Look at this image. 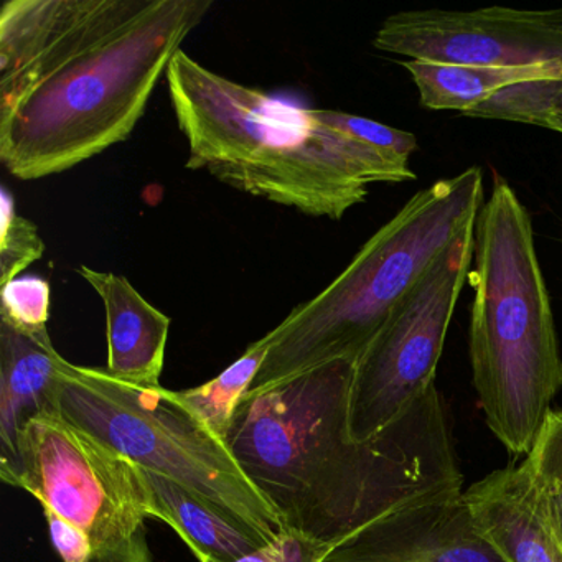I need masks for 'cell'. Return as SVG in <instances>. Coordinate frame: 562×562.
<instances>
[{
    "label": "cell",
    "instance_id": "1",
    "mask_svg": "<svg viewBox=\"0 0 562 562\" xmlns=\"http://www.w3.org/2000/svg\"><path fill=\"white\" fill-rule=\"evenodd\" d=\"M213 0H5L0 162L58 176L130 139Z\"/></svg>",
    "mask_w": 562,
    "mask_h": 562
},
{
    "label": "cell",
    "instance_id": "2",
    "mask_svg": "<svg viewBox=\"0 0 562 562\" xmlns=\"http://www.w3.org/2000/svg\"><path fill=\"white\" fill-rule=\"evenodd\" d=\"M357 361H330L243 397L225 440L285 529L334 548L383 516L462 492L436 384L374 439H353Z\"/></svg>",
    "mask_w": 562,
    "mask_h": 562
},
{
    "label": "cell",
    "instance_id": "3",
    "mask_svg": "<svg viewBox=\"0 0 562 562\" xmlns=\"http://www.w3.org/2000/svg\"><path fill=\"white\" fill-rule=\"evenodd\" d=\"M187 169L314 218L341 220L373 183L416 179L409 160L322 123L317 110L229 80L180 50L166 75Z\"/></svg>",
    "mask_w": 562,
    "mask_h": 562
},
{
    "label": "cell",
    "instance_id": "4",
    "mask_svg": "<svg viewBox=\"0 0 562 562\" xmlns=\"http://www.w3.org/2000/svg\"><path fill=\"white\" fill-rule=\"evenodd\" d=\"M470 363L486 426L528 456L562 387V357L531 216L496 177L473 235Z\"/></svg>",
    "mask_w": 562,
    "mask_h": 562
},
{
    "label": "cell",
    "instance_id": "5",
    "mask_svg": "<svg viewBox=\"0 0 562 562\" xmlns=\"http://www.w3.org/2000/svg\"><path fill=\"white\" fill-rule=\"evenodd\" d=\"M483 203L480 167L417 192L324 291L269 331L271 350L246 396L330 361L358 360L437 258L475 226Z\"/></svg>",
    "mask_w": 562,
    "mask_h": 562
},
{
    "label": "cell",
    "instance_id": "6",
    "mask_svg": "<svg viewBox=\"0 0 562 562\" xmlns=\"http://www.w3.org/2000/svg\"><path fill=\"white\" fill-rule=\"evenodd\" d=\"M60 413L140 469L160 473L274 542L284 522L243 473L228 446L166 387H137L106 368L65 361Z\"/></svg>",
    "mask_w": 562,
    "mask_h": 562
},
{
    "label": "cell",
    "instance_id": "7",
    "mask_svg": "<svg viewBox=\"0 0 562 562\" xmlns=\"http://www.w3.org/2000/svg\"><path fill=\"white\" fill-rule=\"evenodd\" d=\"M473 235L475 226L437 258L358 358L350 403L355 440L374 439L432 386L473 265Z\"/></svg>",
    "mask_w": 562,
    "mask_h": 562
},
{
    "label": "cell",
    "instance_id": "8",
    "mask_svg": "<svg viewBox=\"0 0 562 562\" xmlns=\"http://www.w3.org/2000/svg\"><path fill=\"white\" fill-rule=\"evenodd\" d=\"M21 488L83 529L97 552L131 541L149 518L139 467L61 414L25 427Z\"/></svg>",
    "mask_w": 562,
    "mask_h": 562
},
{
    "label": "cell",
    "instance_id": "9",
    "mask_svg": "<svg viewBox=\"0 0 562 562\" xmlns=\"http://www.w3.org/2000/svg\"><path fill=\"white\" fill-rule=\"evenodd\" d=\"M373 47L429 64L476 67L562 64V9L397 12L378 29Z\"/></svg>",
    "mask_w": 562,
    "mask_h": 562
},
{
    "label": "cell",
    "instance_id": "10",
    "mask_svg": "<svg viewBox=\"0 0 562 562\" xmlns=\"http://www.w3.org/2000/svg\"><path fill=\"white\" fill-rule=\"evenodd\" d=\"M325 562H506L480 535L463 493L383 516L338 544Z\"/></svg>",
    "mask_w": 562,
    "mask_h": 562
},
{
    "label": "cell",
    "instance_id": "11",
    "mask_svg": "<svg viewBox=\"0 0 562 562\" xmlns=\"http://www.w3.org/2000/svg\"><path fill=\"white\" fill-rule=\"evenodd\" d=\"M65 358L47 327L25 330L0 318V479L21 488L24 432L31 420L60 413Z\"/></svg>",
    "mask_w": 562,
    "mask_h": 562
},
{
    "label": "cell",
    "instance_id": "12",
    "mask_svg": "<svg viewBox=\"0 0 562 562\" xmlns=\"http://www.w3.org/2000/svg\"><path fill=\"white\" fill-rule=\"evenodd\" d=\"M480 535L506 562H562V546L528 463L495 470L463 493Z\"/></svg>",
    "mask_w": 562,
    "mask_h": 562
},
{
    "label": "cell",
    "instance_id": "13",
    "mask_svg": "<svg viewBox=\"0 0 562 562\" xmlns=\"http://www.w3.org/2000/svg\"><path fill=\"white\" fill-rule=\"evenodd\" d=\"M80 278L100 295L106 311L111 376L137 387H162L170 317L146 301L124 276L80 266Z\"/></svg>",
    "mask_w": 562,
    "mask_h": 562
},
{
    "label": "cell",
    "instance_id": "14",
    "mask_svg": "<svg viewBox=\"0 0 562 562\" xmlns=\"http://www.w3.org/2000/svg\"><path fill=\"white\" fill-rule=\"evenodd\" d=\"M140 473L149 488V518L172 528L200 562H236L269 544L180 483L150 470L140 469Z\"/></svg>",
    "mask_w": 562,
    "mask_h": 562
},
{
    "label": "cell",
    "instance_id": "15",
    "mask_svg": "<svg viewBox=\"0 0 562 562\" xmlns=\"http://www.w3.org/2000/svg\"><path fill=\"white\" fill-rule=\"evenodd\" d=\"M419 101L430 111H459L465 116L509 88L536 81H561L562 64L536 67H476L406 60Z\"/></svg>",
    "mask_w": 562,
    "mask_h": 562
},
{
    "label": "cell",
    "instance_id": "16",
    "mask_svg": "<svg viewBox=\"0 0 562 562\" xmlns=\"http://www.w3.org/2000/svg\"><path fill=\"white\" fill-rule=\"evenodd\" d=\"M271 350V337L266 334L246 348L245 353L229 364L223 373L202 386L173 391L180 404L205 424L218 439L225 442L243 397L255 383L266 357Z\"/></svg>",
    "mask_w": 562,
    "mask_h": 562
},
{
    "label": "cell",
    "instance_id": "17",
    "mask_svg": "<svg viewBox=\"0 0 562 562\" xmlns=\"http://www.w3.org/2000/svg\"><path fill=\"white\" fill-rule=\"evenodd\" d=\"M465 116L531 124L562 134V80L509 88Z\"/></svg>",
    "mask_w": 562,
    "mask_h": 562
},
{
    "label": "cell",
    "instance_id": "18",
    "mask_svg": "<svg viewBox=\"0 0 562 562\" xmlns=\"http://www.w3.org/2000/svg\"><path fill=\"white\" fill-rule=\"evenodd\" d=\"M2 225H0V285L21 278L25 269L42 259L45 243L37 225L19 215L15 199L8 189L0 193Z\"/></svg>",
    "mask_w": 562,
    "mask_h": 562
},
{
    "label": "cell",
    "instance_id": "19",
    "mask_svg": "<svg viewBox=\"0 0 562 562\" xmlns=\"http://www.w3.org/2000/svg\"><path fill=\"white\" fill-rule=\"evenodd\" d=\"M0 288H2L0 318L25 330L47 327V321L50 317V282L37 276H21Z\"/></svg>",
    "mask_w": 562,
    "mask_h": 562
},
{
    "label": "cell",
    "instance_id": "20",
    "mask_svg": "<svg viewBox=\"0 0 562 562\" xmlns=\"http://www.w3.org/2000/svg\"><path fill=\"white\" fill-rule=\"evenodd\" d=\"M317 116L327 126L400 159L409 160L416 153V136L406 131L396 130L357 114L340 113V111L317 110Z\"/></svg>",
    "mask_w": 562,
    "mask_h": 562
},
{
    "label": "cell",
    "instance_id": "21",
    "mask_svg": "<svg viewBox=\"0 0 562 562\" xmlns=\"http://www.w3.org/2000/svg\"><path fill=\"white\" fill-rule=\"evenodd\" d=\"M525 462L539 483L562 486V409L548 414Z\"/></svg>",
    "mask_w": 562,
    "mask_h": 562
},
{
    "label": "cell",
    "instance_id": "22",
    "mask_svg": "<svg viewBox=\"0 0 562 562\" xmlns=\"http://www.w3.org/2000/svg\"><path fill=\"white\" fill-rule=\"evenodd\" d=\"M45 519H47L48 532L55 551L64 562H91L94 555V546L90 536L78 528L74 522L61 518L58 513L48 506H42Z\"/></svg>",
    "mask_w": 562,
    "mask_h": 562
},
{
    "label": "cell",
    "instance_id": "23",
    "mask_svg": "<svg viewBox=\"0 0 562 562\" xmlns=\"http://www.w3.org/2000/svg\"><path fill=\"white\" fill-rule=\"evenodd\" d=\"M91 562H153L149 544H147L146 528L140 529L131 541L116 548L94 552Z\"/></svg>",
    "mask_w": 562,
    "mask_h": 562
},
{
    "label": "cell",
    "instance_id": "24",
    "mask_svg": "<svg viewBox=\"0 0 562 562\" xmlns=\"http://www.w3.org/2000/svg\"><path fill=\"white\" fill-rule=\"evenodd\" d=\"M539 486H541L546 512H548L549 519H551L552 522V528H554L559 542H561L562 546V486L551 485V483H549V485H546V483H539Z\"/></svg>",
    "mask_w": 562,
    "mask_h": 562
}]
</instances>
